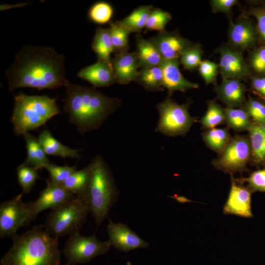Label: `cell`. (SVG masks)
<instances>
[{"label":"cell","instance_id":"obj_34","mask_svg":"<svg viewBox=\"0 0 265 265\" xmlns=\"http://www.w3.org/2000/svg\"><path fill=\"white\" fill-rule=\"evenodd\" d=\"M113 13V7L109 3L100 1L95 3L90 8L88 16L93 22L104 24L110 20Z\"/></svg>","mask_w":265,"mask_h":265},{"label":"cell","instance_id":"obj_39","mask_svg":"<svg viewBox=\"0 0 265 265\" xmlns=\"http://www.w3.org/2000/svg\"><path fill=\"white\" fill-rule=\"evenodd\" d=\"M237 180L241 183L247 182L251 190L265 192V168L254 171L246 179Z\"/></svg>","mask_w":265,"mask_h":265},{"label":"cell","instance_id":"obj_6","mask_svg":"<svg viewBox=\"0 0 265 265\" xmlns=\"http://www.w3.org/2000/svg\"><path fill=\"white\" fill-rule=\"evenodd\" d=\"M89 209L82 195L51 210L44 225L52 237H60L79 232L85 221Z\"/></svg>","mask_w":265,"mask_h":265},{"label":"cell","instance_id":"obj_21","mask_svg":"<svg viewBox=\"0 0 265 265\" xmlns=\"http://www.w3.org/2000/svg\"><path fill=\"white\" fill-rule=\"evenodd\" d=\"M37 139L47 155L63 158H80L79 152L80 150L72 149L63 145L55 139L48 130L42 131Z\"/></svg>","mask_w":265,"mask_h":265},{"label":"cell","instance_id":"obj_27","mask_svg":"<svg viewBox=\"0 0 265 265\" xmlns=\"http://www.w3.org/2000/svg\"><path fill=\"white\" fill-rule=\"evenodd\" d=\"M202 136L207 146L218 154L223 150L232 138L228 128L208 129L202 133Z\"/></svg>","mask_w":265,"mask_h":265},{"label":"cell","instance_id":"obj_20","mask_svg":"<svg viewBox=\"0 0 265 265\" xmlns=\"http://www.w3.org/2000/svg\"><path fill=\"white\" fill-rule=\"evenodd\" d=\"M229 38L233 46L240 49H245L254 44L256 37L251 23L246 20L241 19L230 26Z\"/></svg>","mask_w":265,"mask_h":265},{"label":"cell","instance_id":"obj_1","mask_svg":"<svg viewBox=\"0 0 265 265\" xmlns=\"http://www.w3.org/2000/svg\"><path fill=\"white\" fill-rule=\"evenodd\" d=\"M64 62V55L53 48L25 45L6 71L9 91L21 87L41 90L64 85L67 80Z\"/></svg>","mask_w":265,"mask_h":265},{"label":"cell","instance_id":"obj_12","mask_svg":"<svg viewBox=\"0 0 265 265\" xmlns=\"http://www.w3.org/2000/svg\"><path fill=\"white\" fill-rule=\"evenodd\" d=\"M106 230L111 246L120 251L129 252L137 248H147L149 245L148 242L140 238L127 225L114 223L109 218Z\"/></svg>","mask_w":265,"mask_h":265},{"label":"cell","instance_id":"obj_19","mask_svg":"<svg viewBox=\"0 0 265 265\" xmlns=\"http://www.w3.org/2000/svg\"><path fill=\"white\" fill-rule=\"evenodd\" d=\"M215 89L219 99L228 107H238L243 104L246 88L239 80L223 79L221 84Z\"/></svg>","mask_w":265,"mask_h":265},{"label":"cell","instance_id":"obj_11","mask_svg":"<svg viewBox=\"0 0 265 265\" xmlns=\"http://www.w3.org/2000/svg\"><path fill=\"white\" fill-rule=\"evenodd\" d=\"M47 186L40 191L38 198L28 203L33 220L43 211L59 207L75 198L76 195L50 179L46 181Z\"/></svg>","mask_w":265,"mask_h":265},{"label":"cell","instance_id":"obj_4","mask_svg":"<svg viewBox=\"0 0 265 265\" xmlns=\"http://www.w3.org/2000/svg\"><path fill=\"white\" fill-rule=\"evenodd\" d=\"M88 165L89 178L82 195L96 224L100 225L117 201L119 191L110 168L102 156H96Z\"/></svg>","mask_w":265,"mask_h":265},{"label":"cell","instance_id":"obj_13","mask_svg":"<svg viewBox=\"0 0 265 265\" xmlns=\"http://www.w3.org/2000/svg\"><path fill=\"white\" fill-rule=\"evenodd\" d=\"M231 185L227 200L223 207L224 214H233L242 217L252 216L251 206V190L235 179L232 175Z\"/></svg>","mask_w":265,"mask_h":265},{"label":"cell","instance_id":"obj_26","mask_svg":"<svg viewBox=\"0 0 265 265\" xmlns=\"http://www.w3.org/2000/svg\"><path fill=\"white\" fill-rule=\"evenodd\" d=\"M136 80L149 91H160L163 88V73L160 65L142 68Z\"/></svg>","mask_w":265,"mask_h":265},{"label":"cell","instance_id":"obj_24","mask_svg":"<svg viewBox=\"0 0 265 265\" xmlns=\"http://www.w3.org/2000/svg\"><path fill=\"white\" fill-rule=\"evenodd\" d=\"M251 159L255 164L265 161V125L252 123L248 130Z\"/></svg>","mask_w":265,"mask_h":265},{"label":"cell","instance_id":"obj_10","mask_svg":"<svg viewBox=\"0 0 265 265\" xmlns=\"http://www.w3.org/2000/svg\"><path fill=\"white\" fill-rule=\"evenodd\" d=\"M23 193L0 205V237L11 238L21 227L33 220L29 205L23 202Z\"/></svg>","mask_w":265,"mask_h":265},{"label":"cell","instance_id":"obj_29","mask_svg":"<svg viewBox=\"0 0 265 265\" xmlns=\"http://www.w3.org/2000/svg\"><path fill=\"white\" fill-rule=\"evenodd\" d=\"M224 109L225 123L236 131H248L252 123L244 108L227 107Z\"/></svg>","mask_w":265,"mask_h":265},{"label":"cell","instance_id":"obj_23","mask_svg":"<svg viewBox=\"0 0 265 265\" xmlns=\"http://www.w3.org/2000/svg\"><path fill=\"white\" fill-rule=\"evenodd\" d=\"M136 54L140 67L142 68L158 66L160 64L162 58L153 44L143 38L136 36Z\"/></svg>","mask_w":265,"mask_h":265},{"label":"cell","instance_id":"obj_37","mask_svg":"<svg viewBox=\"0 0 265 265\" xmlns=\"http://www.w3.org/2000/svg\"><path fill=\"white\" fill-rule=\"evenodd\" d=\"M49 172L50 179L53 182L61 184L71 174L77 171L76 166H58L49 163L44 168Z\"/></svg>","mask_w":265,"mask_h":265},{"label":"cell","instance_id":"obj_36","mask_svg":"<svg viewBox=\"0 0 265 265\" xmlns=\"http://www.w3.org/2000/svg\"><path fill=\"white\" fill-rule=\"evenodd\" d=\"M202 53L199 45H193L186 50L180 57L184 67L187 70H192L199 67L202 61Z\"/></svg>","mask_w":265,"mask_h":265},{"label":"cell","instance_id":"obj_45","mask_svg":"<svg viewBox=\"0 0 265 265\" xmlns=\"http://www.w3.org/2000/svg\"><path fill=\"white\" fill-rule=\"evenodd\" d=\"M28 3H18V4H14V5H0V9L3 8H5L6 7V8L4 9V10H6L7 9H9L10 8H13V7H22V6H24L25 5H26V4H27Z\"/></svg>","mask_w":265,"mask_h":265},{"label":"cell","instance_id":"obj_22","mask_svg":"<svg viewBox=\"0 0 265 265\" xmlns=\"http://www.w3.org/2000/svg\"><path fill=\"white\" fill-rule=\"evenodd\" d=\"M24 136L27 150V158L24 163L37 170L44 168L50 162L38 139L29 132L25 133Z\"/></svg>","mask_w":265,"mask_h":265},{"label":"cell","instance_id":"obj_32","mask_svg":"<svg viewBox=\"0 0 265 265\" xmlns=\"http://www.w3.org/2000/svg\"><path fill=\"white\" fill-rule=\"evenodd\" d=\"M109 28L113 53L116 54L127 52L129 48V36L131 32L117 21L110 23Z\"/></svg>","mask_w":265,"mask_h":265},{"label":"cell","instance_id":"obj_47","mask_svg":"<svg viewBox=\"0 0 265 265\" xmlns=\"http://www.w3.org/2000/svg\"><path fill=\"white\" fill-rule=\"evenodd\" d=\"M72 265V264H71L68 263L67 262L66 264H64V265Z\"/></svg>","mask_w":265,"mask_h":265},{"label":"cell","instance_id":"obj_44","mask_svg":"<svg viewBox=\"0 0 265 265\" xmlns=\"http://www.w3.org/2000/svg\"><path fill=\"white\" fill-rule=\"evenodd\" d=\"M252 85L257 91L265 97V78L254 79Z\"/></svg>","mask_w":265,"mask_h":265},{"label":"cell","instance_id":"obj_2","mask_svg":"<svg viewBox=\"0 0 265 265\" xmlns=\"http://www.w3.org/2000/svg\"><path fill=\"white\" fill-rule=\"evenodd\" d=\"M64 110L70 123L81 134L100 128L118 107L121 101L104 95L93 87L72 83L66 80Z\"/></svg>","mask_w":265,"mask_h":265},{"label":"cell","instance_id":"obj_35","mask_svg":"<svg viewBox=\"0 0 265 265\" xmlns=\"http://www.w3.org/2000/svg\"><path fill=\"white\" fill-rule=\"evenodd\" d=\"M168 12L159 8H155L151 11L145 27L150 30L163 31L165 26L171 19Z\"/></svg>","mask_w":265,"mask_h":265},{"label":"cell","instance_id":"obj_28","mask_svg":"<svg viewBox=\"0 0 265 265\" xmlns=\"http://www.w3.org/2000/svg\"><path fill=\"white\" fill-rule=\"evenodd\" d=\"M152 9V5L139 6L130 15L117 22L131 32H138L146 26L148 16Z\"/></svg>","mask_w":265,"mask_h":265},{"label":"cell","instance_id":"obj_18","mask_svg":"<svg viewBox=\"0 0 265 265\" xmlns=\"http://www.w3.org/2000/svg\"><path fill=\"white\" fill-rule=\"evenodd\" d=\"M77 76L94 87H106L116 81L112 64L99 60L81 69Z\"/></svg>","mask_w":265,"mask_h":265},{"label":"cell","instance_id":"obj_16","mask_svg":"<svg viewBox=\"0 0 265 265\" xmlns=\"http://www.w3.org/2000/svg\"><path fill=\"white\" fill-rule=\"evenodd\" d=\"M179 65V58L162 59L160 66L163 73V87L169 93L197 88L198 84L190 82L183 76Z\"/></svg>","mask_w":265,"mask_h":265},{"label":"cell","instance_id":"obj_40","mask_svg":"<svg viewBox=\"0 0 265 265\" xmlns=\"http://www.w3.org/2000/svg\"><path fill=\"white\" fill-rule=\"evenodd\" d=\"M218 65L209 60L202 61L199 66V71L206 83H213L216 80Z\"/></svg>","mask_w":265,"mask_h":265},{"label":"cell","instance_id":"obj_3","mask_svg":"<svg viewBox=\"0 0 265 265\" xmlns=\"http://www.w3.org/2000/svg\"><path fill=\"white\" fill-rule=\"evenodd\" d=\"M13 244L0 260V265H60L57 238L51 236L44 225L33 226L15 235Z\"/></svg>","mask_w":265,"mask_h":265},{"label":"cell","instance_id":"obj_25","mask_svg":"<svg viewBox=\"0 0 265 265\" xmlns=\"http://www.w3.org/2000/svg\"><path fill=\"white\" fill-rule=\"evenodd\" d=\"M92 47L98 60L112 64L111 53H113L109 28L99 27L94 35Z\"/></svg>","mask_w":265,"mask_h":265},{"label":"cell","instance_id":"obj_30","mask_svg":"<svg viewBox=\"0 0 265 265\" xmlns=\"http://www.w3.org/2000/svg\"><path fill=\"white\" fill-rule=\"evenodd\" d=\"M90 174L88 165L71 174L61 185L76 196L82 195L86 189Z\"/></svg>","mask_w":265,"mask_h":265},{"label":"cell","instance_id":"obj_15","mask_svg":"<svg viewBox=\"0 0 265 265\" xmlns=\"http://www.w3.org/2000/svg\"><path fill=\"white\" fill-rule=\"evenodd\" d=\"M218 52V67L223 79H244L249 76V67L239 53L225 47L219 48Z\"/></svg>","mask_w":265,"mask_h":265},{"label":"cell","instance_id":"obj_8","mask_svg":"<svg viewBox=\"0 0 265 265\" xmlns=\"http://www.w3.org/2000/svg\"><path fill=\"white\" fill-rule=\"evenodd\" d=\"M110 247L108 240L101 241L95 234L85 237L81 236L79 232H77L69 235L62 252L67 263L76 265L86 263L99 255L107 253Z\"/></svg>","mask_w":265,"mask_h":265},{"label":"cell","instance_id":"obj_33","mask_svg":"<svg viewBox=\"0 0 265 265\" xmlns=\"http://www.w3.org/2000/svg\"><path fill=\"white\" fill-rule=\"evenodd\" d=\"M18 181L22 188L23 193L28 194L39 178L38 170L34 168L22 163L17 169Z\"/></svg>","mask_w":265,"mask_h":265},{"label":"cell","instance_id":"obj_42","mask_svg":"<svg viewBox=\"0 0 265 265\" xmlns=\"http://www.w3.org/2000/svg\"><path fill=\"white\" fill-rule=\"evenodd\" d=\"M238 1L236 0H212L211 6L214 12H229Z\"/></svg>","mask_w":265,"mask_h":265},{"label":"cell","instance_id":"obj_14","mask_svg":"<svg viewBox=\"0 0 265 265\" xmlns=\"http://www.w3.org/2000/svg\"><path fill=\"white\" fill-rule=\"evenodd\" d=\"M149 40L163 59L179 58L186 50L193 46L190 41L178 34L164 30Z\"/></svg>","mask_w":265,"mask_h":265},{"label":"cell","instance_id":"obj_7","mask_svg":"<svg viewBox=\"0 0 265 265\" xmlns=\"http://www.w3.org/2000/svg\"><path fill=\"white\" fill-rule=\"evenodd\" d=\"M188 103L178 104L169 98L159 103L157 108L159 120L155 130L166 136H185L197 118L191 116L188 112Z\"/></svg>","mask_w":265,"mask_h":265},{"label":"cell","instance_id":"obj_43","mask_svg":"<svg viewBox=\"0 0 265 265\" xmlns=\"http://www.w3.org/2000/svg\"><path fill=\"white\" fill-rule=\"evenodd\" d=\"M251 14L256 18L259 33L265 41V9L254 8Z\"/></svg>","mask_w":265,"mask_h":265},{"label":"cell","instance_id":"obj_5","mask_svg":"<svg viewBox=\"0 0 265 265\" xmlns=\"http://www.w3.org/2000/svg\"><path fill=\"white\" fill-rule=\"evenodd\" d=\"M11 121L18 136L38 129L60 113L56 100L43 95H28L21 92L14 97Z\"/></svg>","mask_w":265,"mask_h":265},{"label":"cell","instance_id":"obj_46","mask_svg":"<svg viewBox=\"0 0 265 265\" xmlns=\"http://www.w3.org/2000/svg\"><path fill=\"white\" fill-rule=\"evenodd\" d=\"M127 265H132L130 262H128L127 263Z\"/></svg>","mask_w":265,"mask_h":265},{"label":"cell","instance_id":"obj_17","mask_svg":"<svg viewBox=\"0 0 265 265\" xmlns=\"http://www.w3.org/2000/svg\"><path fill=\"white\" fill-rule=\"evenodd\" d=\"M112 64L116 81L127 84L136 80L139 74L140 67L136 53L128 52L116 54L112 59Z\"/></svg>","mask_w":265,"mask_h":265},{"label":"cell","instance_id":"obj_38","mask_svg":"<svg viewBox=\"0 0 265 265\" xmlns=\"http://www.w3.org/2000/svg\"><path fill=\"white\" fill-rule=\"evenodd\" d=\"M244 109L255 123L265 125V105L249 97Z\"/></svg>","mask_w":265,"mask_h":265},{"label":"cell","instance_id":"obj_41","mask_svg":"<svg viewBox=\"0 0 265 265\" xmlns=\"http://www.w3.org/2000/svg\"><path fill=\"white\" fill-rule=\"evenodd\" d=\"M252 67L260 73L265 72V46L256 52L251 59Z\"/></svg>","mask_w":265,"mask_h":265},{"label":"cell","instance_id":"obj_9","mask_svg":"<svg viewBox=\"0 0 265 265\" xmlns=\"http://www.w3.org/2000/svg\"><path fill=\"white\" fill-rule=\"evenodd\" d=\"M251 159L249 137L237 135L231 138L223 150L213 160L212 164L216 169L233 175L246 170Z\"/></svg>","mask_w":265,"mask_h":265},{"label":"cell","instance_id":"obj_31","mask_svg":"<svg viewBox=\"0 0 265 265\" xmlns=\"http://www.w3.org/2000/svg\"><path fill=\"white\" fill-rule=\"evenodd\" d=\"M207 105L206 112L200 120L202 127L208 130L225 123L224 109L213 100L208 101Z\"/></svg>","mask_w":265,"mask_h":265}]
</instances>
